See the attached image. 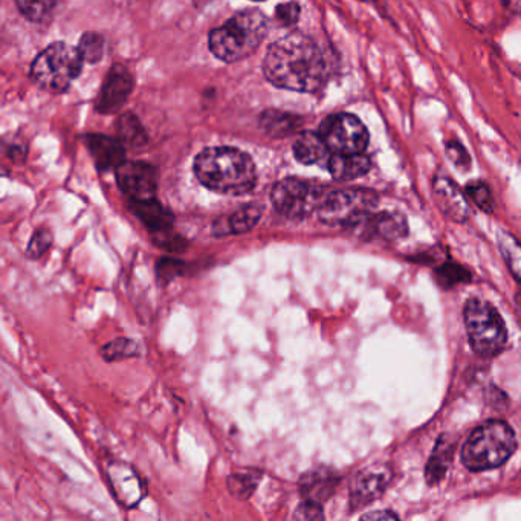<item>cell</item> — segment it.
Returning <instances> with one entry per match:
<instances>
[{
  "label": "cell",
  "instance_id": "obj_26",
  "mask_svg": "<svg viewBox=\"0 0 521 521\" xmlns=\"http://www.w3.org/2000/svg\"><path fill=\"white\" fill-rule=\"evenodd\" d=\"M83 60L88 63H97L104 56V39L97 33H88L81 37L78 45Z\"/></svg>",
  "mask_w": 521,
  "mask_h": 521
},
{
  "label": "cell",
  "instance_id": "obj_19",
  "mask_svg": "<svg viewBox=\"0 0 521 521\" xmlns=\"http://www.w3.org/2000/svg\"><path fill=\"white\" fill-rule=\"evenodd\" d=\"M133 211L143 224L155 233H169L173 227V214L162 207L155 198L146 201H132Z\"/></svg>",
  "mask_w": 521,
  "mask_h": 521
},
{
  "label": "cell",
  "instance_id": "obj_2",
  "mask_svg": "<svg viewBox=\"0 0 521 521\" xmlns=\"http://www.w3.org/2000/svg\"><path fill=\"white\" fill-rule=\"evenodd\" d=\"M195 173L202 185L222 195H248L257 184L253 159L231 147H211L199 153Z\"/></svg>",
  "mask_w": 521,
  "mask_h": 521
},
{
  "label": "cell",
  "instance_id": "obj_24",
  "mask_svg": "<svg viewBox=\"0 0 521 521\" xmlns=\"http://www.w3.org/2000/svg\"><path fill=\"white\" fill-rule=\"evenodd\" d=\"M20 13L31 22L42 23L49 20L57 7V0H16Z\"/></svg>",
  "mask_w": 521,
  "mask_h": 521
},
{
  "label": "cell",
  "instance_id": "obj_31",
  "mask_svg": "<svg viewBox=\"0 0 521 521\" xmlns=\"http://www.w3.org/2000/svg\"><path fill=\"white\" fill-rule=\"evenodd\" d=\"M295 520H323L324 512L321 508V503L314 502V500H305L300 503L294 512Z\"/></svg>",
  "mask_w": 521,
  "mask_h": 521
},
{
  "label": "cell",
  "instance_id": "obj_25",
  "mask_svg": "<svg viewBox=\"0 0 521 521\" xmlns=\"http://www.w3.org/2000/svg\"><path fill=\"white\" fill-rule=\"evenodd\" d=\"M140 355V347L133 340L129 338H117V340L107 343L106 346L101 349V356L104 360L121 361L127 360V358H133V356Z\"/></svg>",
  "mask_w": 521,
  "mask_h": 521
},
{
  "label": "cell",
  "instance_id": "obj_22",
  "mask_svg": "<svg viewBox=\"0 0 521 521\" xmlns=\"http://www.w3.org/2000/svg\"><path fill=\"white\" fill-rule=\"evenodd\" d=\"M262 479V471L246 470L228 477V491L236 499L246 500L253 496Z\"/></svg>",
  "mask_w": 521,
  "mask_h": 521
},
{
  "label": "cell",
  "instance_id": "obj_20",
  "mask_svg": "<svg viewBox=\"0 0 521 521\" xmlns=\"http://www.w3.org/2000/svg\"><path fill=\"white\" fill-rule=\"evenodd\" d=\"M88 146L98 169H118L124 162V149L117 140L103 135L89 136Z\"/></svg>",
  "mask_w": 521,
  "mask_h": 521
},
{
  "label": "cell",
  "instance_id": "obj_32",
  "mask_svg": "<svg viewBox=\"0 0 521 521\" xmlns=\"http://www.w3.org/2000/svg\"><path fill=\"white\" fill-rule=\"evenodd\" d=\"M298 16H300V7L295 2H289V4L277 8V19L282 20L285 25H294Z\"/></svg>",
  "mask_w": 521,
  "mask_h": 521
},
{
  "label": "cell",
  "instance_id": "obj_6",
  "mask_svg": "<svg viewBox=\"0 0 521 521\" xmlns=\"http://www.w3.org/2000/svg\"><path fill=\"white\" fill-rule=\"evenodd\" d=\"M83 62L85 60L78 48H72L66 43H54L34 60L31 75L40 88L49 92H63L80 75Z\"/></svg>",
  "mask_w": 521,
  "mask_h": 521
},
{
  "label": "cell",
  "instance_id": "obj_35",
  "mask_svg": "<svg viewBox=\"0 0 521 521\" xmlns=\"http://www.w3.org/2000/svg\"><path fill=\"white\" fill-rule=\"evenodd\" d=\"M517 306H518V312H520V314H521V298H518Z\"/></svg>",
  "mask_w": 521,
  "mask_h": 521
},
{
  "label": "cell",
  "instance_id": "obj_16",
  "mask_svg": "<svg viewBox=\"0 0 521 521\" xmlns=\"http://www.w3.org/2000/svg\"><path fill=\"white\" fill-rule=\"evenodd\" d=\"M326 169L337 181H353L370 172L372 159L366 153H332Z\"/></svg>",
  "mask_w": 521,
  "mask_h": 521
},
{
  "label": "cell",
  "instance_id": "obj_33",
  "mask_svg": "<svg viewBox=\"0 0 521 521\" xmlns=\"http://www.w3.org/2000/svg\"><path fill=\"white\" fill-rule=\"evenodd\" d=\"M363 520H398V515L395 512L381 511L370 512V514L363 515Z\"/></svg>",
  "mask_w": 521,
  "mask_h": 521
},
{
  "label": "cell",
  "instance_id": "obj_34",
  "mask_svg": "<svg viewBox=\"0 0 521 521\" xmlns=\"http://www.w3.org/2000/svg\"><path fill=\"white\" fill-rule=\"evenodd\" d=\"M503 4L514 13L521 14V0H503Z\"/></svg>",
  "mask_w": 521,
  "mask_h": 521
},
{
  "label": "cell",
  "instance_id": "obj_3",
  "mask_svg": "<svg viewBox=\"0 0 521 521\" xmlns=\"http://www.w3.org/2000/svg\"><path fill=\"white\" fill-rule=\"evenodd\" d=\"M269 23L265 14L259 10H245L211 31V52L217 59L236 63L250 57L268 34Z\"/></svg>",
  "mask_w": 521,
  "mask_h": 521
},
{
  "label": "cell",
  "instance_id": "obj_4",
  "mask_svg": "<svg viewBox=\"0 0 521 521\" xmlns=\"http://www.w3.org/2000/svg\"><path fill=\"white\" fill-rule=\"evenodd\" d=\"M517 448L514 430L503 421H488L477 427L462 448V462L474 473L502 466Z\"/></svg>",
  "mask_w": 521,
  "mask_h": 521
},
{
  "label": "cell",
  "instance_id": "obj_12",
  "mask_svg": "<svg viewBox=\"0 0 521 521\" xmlns=\"http://www.w3.org/2000/svg\"><path fill=\"white\" fill-rule=\"evenodd\" d=\"M392 479V471L386 466H372L361 471L353 480L350 488V508L352 511L364 508L378 500L386 492Z\"/></svg>",
  "mask_w": 521,
  "mask_h": 521
},
{
  "label": "cell",
  "instance_id": "obj_1",
  "mask_svg": "<svg viewBox=\"0 0 521 521\" xmlns=\"http://www.w3.org/2000/svg\"><path fill=\"white\" fill-rule=\"evenodd\" d=\"M263 71L277 88L311 94L326 83L327 63L314 40L294 33L269 48Z\"/></svg>",
  "mask_w": 521,
  "mask_h": 521
},
{
  "label": "cell",
  "instance_id": "obj_21",
  "mask_svg": "<svg viewBox=\"0 0 521 521\" xmlns=\"http://www.w3.org/2000/svg\"><path fill=\"white\" fill-rule=\"evenodd\" d=\"M453 453L454 444L450 441V437L442 436L437 441L436 448H434L427 465V482L430 485H437L444 479L448 468H450L451 460H453Z\"/></svg>",
  "mask_w": 521,
  "mask_h": 521
},
{
  "label": "cell",
  "instance_id": "obj_8",
  "mask_svg": "<svg viewBox=\"0 0 521 521\" xmlns=\"http://www.w3.org/2000/svg\"><path fill=\"white\" fill-rule=\"evenodd\" d=\"M326 196L323 185L298 178L283 179L271 191L277 213L288 219H305L315 213Z\"/></svg>",
  "mask_w": 521,
  "mask_h": 521
},
{
  "label": "cell",
  "instance_id": "obj_7",
  "mask_svg": "<svg viewBox=\"0 0 521 521\" xmlns=\"http://www.w3.org/2000/svg\"><path fill=\"white\" fill-rule=\"evenodd\" d=\"M379 198L375 191L367 188L338 190L324 198L318 208V217L331 227L355 228L373 214Z\"/></svg>",
  "mask_w": 521,
  "mask_h": 521
},
{
  "label": "cell",
  "instance_id": "obj_9",
  "mask_svg": "<svg viewBox=\"0 0 521 521\" xmlns=\"http://www.w3.org/2000/svg\"><path fill=\"white\" fill-rule=\"evenodd\" d=\"M318 133L332 153H364L369 146V130L352 114L327 117Z\"/></svg>",
  "mask_w": 521,
  "mask_h": 521
},
{
  "label": "cell",
  "instance_id": "obj_18",
  "mask_svg": "<svg viewBox=\"0 0 521 521\" xmlns=\"http://www.w3.org/2000/svg\"><path fill=\"white\" fill-rule=\"evenodd\" d=\"M263 207L259 204H250L240 208L236 213L231 214L227 219L217 221L214 224V234L216 236H227V234H243L253 230L260 219H262Z\"/></svg>",
  "mask_w": 521,
  "mask_h": 521
},
{
  "label": "cell",
  "instance_id": "obj_30",
  "mask_svg": "<svg viewBox=\"0 0 521 521\" xmlns=\"http://www.w3.org/2000/svg\"><path fill=\"white\" fill-rule=\"evenodd\" d=\"M184 269V262L170 259V257H164V259L159 260L158 266H156L158 279L161 280V282H170V280L176 279V277L181 276Z\"/></svg>",
  "mask_w": 521,
  "mask_h": 521
},
{
  "label": "cell",
  "instance_id": "obj_10",
  "mask_svg": "<svg viewBox=\"0 0 521 521\" xmlns=\"http://www.w3.org/2000/svg\"><path fill=\"white\" fill-rule=\"evenodd\" d=\"M117 181L132 201L153 199L158 190V173L146 162H123L117 169Z\"/></svg>",
  "mask_w": 521,
  "mask_h": 521
},
{
  "label": "cell",
  "instance_id": "obj_17",
  "mask_svg": "<svg viewBox=\"0 0 521 521\" xmlns=\"http://www.w3.org/2000/svg\"><path fill=\"white\" fill-rule=\"evenodd\" d=\"M294 155L297 161L306 166L327 167L332 152L324 143L320 133L305 132L298 135L295 140Z\"/></svg>",
  "mask_w": 521,
  "mask_h": 521
},
{
  "label": "cell",
  "instance_id": "obj_29",
  "mask_svg": "<svg viewBox=\"0 0 521 521\" xmlns=\"http://www.w3.org/2000/svg\"><path fill=\"white\" fill-rule=\"evenodd\" d=\"M52 239L54 237H52L51 230L39 228L31 237L30 243H28L26 256L30 257V259H40V257L45 256L46 251L51 248Z\"/></svg>",
  "mask_w": 521,
  "mask_h": 521
},
{
  "label": "cell",
  "instance_id": "obj_5",
  "mask_svg": "<svg viewBox=\"0 0 521 521\" xmlns=\"http://www.w3.org/2000/svg\"><path fill=\"white\" fill-rule=\"evenodd\" d=\"M463 317L471 346L479 355L494 356L505 349L508 341L505 321L491 303L470 298L466 301Z\"/></svg>",
  "mask_w": 521,
  "mask_h": 521
},
{
  "label": "cell",
  "instance_id": "obj_23",
  "mask_svg": "<svg viewBox=\"0 0 521 521\" xmlns=\"http://www.w3.org/2000/svg\"><path fill=\"white\" fill-rule=\"evenodd\" d=\"M499 248L512 276L521 282V243L512 234H499Z\"/></svg>",
  "mask_w": 521,
  "mask_h": 521
},
{
  "label": "cell",
  "instance_id": "obj_28",
  "mask_svg": "<svg viewBox=\"0 0 521 521\" xmlns=\"http://www.w3.org/2000/svg\"><path fill=\"white\" fill-rule=\"evenodd\" d=\"M445 153H447L448 159H450L451 164L457 170H460L462 173L470 172L471 167H473V159H471L470 153H468V150L460 141L448 140L445 143Z\"/></svg>",
  "mask_w": 521,
  "mask_h": 521
},
{
  "label": "cell",
  "instance_id": "obj_11",
  "mask_svg": "<svg viewBox=\"0 0 521 521\" xmlns=\"http://www.w3.org/2000/svg\"><path fill=\"white\" fill-rule=\"evenodd\" d=\"M433 196L437 207L450 221L463 224L471 214L470 201L465 191L444 173H437L433 179Z\"/></svg>",
  "mask_w": 521,
  "mask_h": 521
},
{
  "label": "cell",
  "instance_id": "obj_27",
  "mask_svg": "<svg viewBox=\"0 0 521 521\" xmlns=\"http://www.w3.org/2000/svg\"><path fill=\"white\" fill-rule=\"evenodd\" d=\"M466 196L485 213L494 211V198L491 190L483 181H471L465 188Z\"/></svg>",
  "mask_w": 521,
  "mask_h": 521
},
{
  "label": "cell",
  "instance_id": "obj_14",
  "mask_svg": "<svg viewBox=\"0 0 521 521\" xmlns=\"http://www.w3.org/2000/svg\"><path fill=\"white\" fill-rule=\"evenodd\" d=\"M358 227L364 228L366 237L381 240H398L408 233L407 221L399 213L370 214L363 224Z\"/></svg>",
  "mask_w": 521,
  "mask_h": 521
},
{
  "label": "cell",
  "instance_id": "obj_15",
  "mask_svg": "<svg viewBox=\"0 0 521 521\" xmlns=\"http://www.w3.org/2000/svg\"><path fill=\"white\" fill-rule=\"evenodd\" d=\"M340 483V476L335 471L320 468L309 471L300 479V492L305 500L323 503L334 494Z\"/></svg>",
  "mask_w": 521,
  "mask_h": 521
},
{
  "label": "cell",
  "instance_id": "obj_13",
  "mask_svg": "<svg viewBox=\"0 0 521 521\" xmlns=\"http://www.w3.org/2000/svg\"><path fill=\"white\" fill-rule=\"evenodd\" d=\"M133 88V77L124 66H114L107 74L98 97L97 109L101 114H114L120 111Z\"/></svg>",
  "mask_w": 521,
  "mask_h": 521
}]
</instances>
